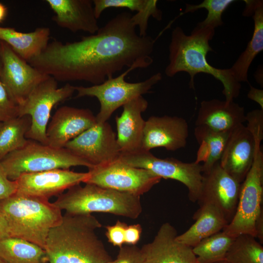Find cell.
<instances>
[{
	"label": "cell",
	"instance_id": "cell-1",
	"mask_svg": "<svg viewBox=\"0 0 263 263\" xmlns=\"http://www.w3.org/2000/svg\"><path fill=\"white\" fill-rule=\"evenodd\" d=\"M132 17L128 12L119 13L95 34L77 41L54 40L28 63L57 81H84L93 85L113 77L126 67L147 68L153 62L155 39L140 36Z\"/></svg>",
	"mask_w": 263,
	"mask_h": 263
},
{
	"label": "cell",
	"instance_id": "cell-2",
	"mask_svg": "<svg viewBox=\"0 0 263 263\" xmlns=\"http://www.w3.org/2000/svg\"><path fill=\"white\" fill-rule=\"evenodd\" d=\"M214 35V28L202 26L199 23L189 35L180 27L174 28L171 32L169 63L165 69V74L173 77L180 72L188 73L189 85L192 89L194 88V77L197 74L210 75L222 83L225 100L233 101L239 95L241 83L234 78L229 68H215L207 60V53L213 51L209 41Z\"/></svg>",
	"mask_w": 263,
	"mask_h": 263
},
{
	"label": "cell",
	"instance_id": "cell-3",
	"mask_svg": "<svg viewBox=\"0 0 263 263\" xmlns=\"http://www.w3.org/2000/svg\"><path fill=\"white\" fill-rule=\"evenodd\" d=\"M102 226L91 214L65 213L48 235L44 249L49 263H109L112 260L96 233Z\"/></svg>",
	"mask_w": 263,
	"mask_h": 263
},
{
	"label": "cell",
	"instance_id": "cell-4",
	"mask_svg": "<svg viewBox=\"0 0 263 263\" xmlns=\"http://www.w3.org/2000/svg\"><path fill=\"white\" fill-rule=\"evenodd\" d=\"M61 210L48 199L15 192L0 201L10 237L19 238L44 249L50 230L62 221Z\"/></svg>",
	"mask_w": 263,
	"mask_h": 263
},
{
	"label": "cell",
	"instance_id": "cell-5",
	"mask_svg": "<svg viewBox=\"0 0 263 263\" xmlns=\"http://www.w3.org/2000/svg\"><path fill=\"white\" fill-rule=\"evenodd\" d=\"M53 203L73 215L103 212L135 219L142 211L140 196L91 184L71 187Z\"/></svg>",
	"mask_w": 263,
	"mask_h": 263
},
{
	"label": "cell",
	"instance_id": "cell-6",
	"mask_svg": "<svg viewBox=\"0 0 263 263\" xmlns=\"http://www.w3.org/2000/svg\"><path fill=\"white\" fill-rule=\"evenodd\" d=\"M255 143L254 160L250 169L241 183L235 214L223 230L233 238L247 234L256 238V225L263 215V152L261 142L263 132H252Z\"/></svg>",
	"mask_w": 263,
	"mask_h": 263
},
{
	"label": "cell",
	"instance_id": "cell-7",
	"mask_svg": "<svg viewBox=\"0 0 263 263\" xmlns=\"http://www.w3.org/2000/svg\"><path fill=\"white\" fill-rule=\"evenodd\" d=\"M0 163L11 181L27 173L69 169L75 166L92 168L64 148H55L30 139L23 147L7 155Z\"/></svg>",
	"mask_w": 263,
	"mask_h": 263
},
{
	"label": "cell",
	"instance_id": "cell-8",
	"mask_svg": "<svg viewBox=\"0 0 263 263\" xmlns=\"http://www.w3.org/2000/svg\"><path fill=\"white\" fill-rule=\"evenodd\" d=\"M135 69L133 67L129 68L117 77L108 79L98 85L75 86L77 93L76 97H96L100 106L99 112L95 116L96 122H107L116 110L134 98L148 93L162 79V75L158 72L143 81H126L127 75Z\"/></svg>",
	"mask_w": 263,
	"mask_h": 263
},
{
	"label": "cell",
	"instance_id": "cell-9",
	"mask_svg": "<svg viewBox=\"0 0 263 263\" xmlns=\"http://www.w3.org/2000/svg\"><path fill=\"white\" fill-rule=\"evenodd\" d=\"M75 91V86L69 83L58 87L57 81L51 76L39 83L19 105V116L27 115L31 119L26 138L48 145L46 132L53 108Z\"/></svg>",
	"mask_w": 263,
	"mask_h": 263
},
{
	"label": "cell",
	"instance_id": "cell-10",
	"mask_svg": "<svg viewBox=\"0 0 263 263\" xmlns=\"http://www.w3.org/2000/svg\"><path fill=\"white\" fill-rule=\"evenodd\" d=\"M129 166L149 170L161 179H173L184 184L188 190L189 200L197 202L203 180L201 164L186 163L173 158H160L143 150L120 152L118 159Z\"/></svg>",
	"mask_w": 263,
	"mask_h": 263
},
{
	"label": "cell",
	"instance_id": "cell-11",
	"mask_svg": "<svg viewBox=\"0 0 263 263\" xmlns=\"http://www.w3.org/2000/svg\"><path fill=\"white\" fill-rule=\"evenodd\" d=\"M85 184L140 196L159 183L161 178L148 170L133 167L119 159L89 169Z\"/></svg>",
	"mask_w": 263,
	"mask_h": 263
},
{
	"label": "cell",
	"instance_id": "cell-12",
	"mask_svg": "<svg viewBox=\"0 0 263 263\" xmlns=\"http://www.w3.org/2000/svg\"><path fill=\"white\" fill-rule=\"evenodd\" d=\"M64 148L92 168L117 160L120 154L115 134L107 122H96L68 142Z\"/></svg>",
	"mask_w": 263,
	"mask_h": 263
},
{
	"label": "cell",
	"instance_id": "cell-13",
	"mask_svg": "<svg viewBox=\"0 0 263 263\" xmlns=\"http://www.w3.org/2000/svg\"><path fill=\"white\" fill-rule=\"evenodd\" d=\"M241 183L227 173L219 162L203 172L199 206L208 204L218 208L229 223L237 207Z\"/></svg>",
	"mask_w": 263,
	"mask_h": 263
},
{
	"label": "cell",
	"instance_id": "cell-14",
	"mask_svg": "<svg viewBox=\"0 0 263 263\" xmlns=\"http://www.w3.org/2000/svg\"><path fill=\"white\" fill-rule=\"evenodd\" d=\"M1 55L0 78L19 105L33 90L49 75L40 72L21 58L2 41Z\"/></svg>",
	"mask_w": 263,
	"mask_h": 263
},
{
	"label": "cell",
	"instance_id": "cell-15",
	"mask_svg": "<svg viewBox=\"0 0 263 263\" xmlns=\"http://www.w3.org/2000/svg\"><path fill=\"white\" fill-rule=\"evenodd\" d=\"M88 176V172H77L69 169L24 173L15 181L16 192L49 200L66 189L84 183Z\"/></svg>",
	"mask_w": 263,
	"mask_h": 263
},
{
	"label": "cell",
	"instance_id": "cell-16",
	"mask_svg": "<svg viewBox=\"0 0 263 263\" xmlns=\"http://www.w3.org/2000/svg\"><path fill=\"white\" fill-rule=\"evenodd\" d=\"M188 132V122L182 117L151 116L145 121L141 149L162 147L175 151L186 146Z\"/></svg>",
	"mask_w": 263,
	"mask_h": 263
},
{
	"label": "cell",
	"instance_id": "cell-17",
	"mask_svg": "<svg viewBox=\"0 0 263 263\" xmlns=\"http://www.w3.org/2000/svg\"><path fill=\"white\" fill-rule=\"evenodd\" d=\"M95 116L88 109L64 106L54 114L46 129L48 145L63 148L66 143L94 125Z\"/></svg>",
	"mask_w": 263,
	"mask_h": 263
},
{
	"label": "cell",
	"instance_id": "cell-18",
	"mask_svg": "<svg viewBox=\"0 0 263 263\" xmlns=\"http://www.w3.org/2000/svg\"><path fill=\"white\" fill-rule=\"evenodd\" d=\"M255 143L253 134L244 124L233 130L220 159V166L242 183L252 165Z\"/></svg>",
	"mask_w": 263,
	"mask_h": 263
},
{
	"label": "cell",
	"instance_id": "cell-19",
	"mask_svg": "<svg viewBox=\"0 0 263 263\" xmlns=\"http://www.w3.org/2000/svg\"><path fill=\"white\" fill-rule=\"evenodd\" d=\"M177 235L170 223L163 224L152 241L141 248L145 263H199L192 248L178 242Z\"/></svg>",
	"mask_w": 263,
	"mask_h": 263
},
{
	"label": "cell",
	"instance_id": "cell-20",
	"mask_svg": "<svg viewBox=\"0 0 263 263\" xmlns=\"http://www.w3.org/2000/svg\"><path fill=\"white\" fill-rule=\"evenodd\" d=\"M54 13L53 20L60 27L72 32L95 34L99 27L95 18L93 0H46Z\"/></svg>",
	"mask_w": 263,
	"mask_h": 263
},
{
	"label": "cell",
	"instance_id": "cell-21",
	"mask_svg": "<svg viewBox=\"0 0 263 263\" xmlns=\"http://www.w3.org/2000/svg\"><path fill=\"white\" fill-rule=\"evenodd\" d=\"M148 102L142 95L125 104L120 116L115 117L116 138L120 152H131L141 149L145 121L142 113L147 109Z\"/></svg>",
	"mask_w": 263,
	"mask_h": 263
},
{
	"label": "cell",
	"instance_id": "cell-22",
	"mask_svg": "<svg viewBox=\"0 0 263 263\" xmlns=\"http://www.w3.org/2000/svg\"><path fill=\"white\" fill-rule=\"evenodd\" d=\"M245 122L246 114L243 107L234 100L213 99L201 102L195 126H206L220 132H229Z\"/></svg>",
	"mask_w": 263,
	"mask_h": 263
},
{
	"label": "cell",
	"instance_id": "cell-23",
	"mask_svg": "<svg viewBox=\"0 0 263 263\" xmlns=\"http://www.w3.org/2000/svg\"><path fill=\"white\" fill-rule=\"evenodd\" d=\"M245 8L243 15L252 16L254 20L252 36L245 49L229 68L231 74L239 83L248 82V72L255 57L263 50V1L244 0Z\"/></svg>",
	"mask_w": 263,
	"mask_h": 263
},
{
	"label": "cell",
	"instance_id": "cell-24",
	"mask_svg": "<svg viewBox=\"0 0 263 263\" xmlns=\"http://www.w3.org/2000/svg\"><path fill=\"white\" fill-rule=\"evenodd\" d=\"M194 223L176 240L193 248L203 239L222 231L228 224L222 212L213 206L205 204L194 213Z\"/></svg>",
	"mask_w": 263,
	"mask_h": 263
},
{
	"label": "cell",
	"instance_id": "cell-25",
	"mask_svg": "<svg viewBox=\"0 0 263 263\" xmlns=\"http://www.w3.org/2000/svg\"><path fill=\"white\" fill-rule=\"evenodd\" d=\"M50 30L38 27L34 31L23 33L11 27L0 26V40L27 62L40 55L49 43Z\"/></svg>",
	"mask_w": 263,
	"mask_h": 263
},
{
	"label": "cell",
	"instance_id": "cell-26",
	"mask_svg": "<svg viewBox=\"0 0 263 263\" xmlns=\"http://www.w3.org/2000/svg\"><path fill=\"white\" fill-rule=\"evenodd\" d=\"M231 132H220L206 126H195L194 134L199 147L194 162L203 163V172L220 162Z\"/></svg>",
	"mask_w": 263,
	"mask_h": 263
},
{
	"label": "cell",
	"instance_id": "cell-27",
	"mask_svg": "<svg viewBox=\"0 0 263 263\" xmlns=\"http://www.w3.org/2000/svg\"><path fill=\"white\" fill-rule=\"evenodd\" d=\"M0 259L5 263H45L44 249L25 240L9 237L0 240Z\"/></svg>",
	"mask_w": 263,
	"mask_h": 263
},
{
	"label": "cell",
	"instance_id": "cell-28",
	"mask_svg": "<svg viewBox=\"0 0 263 263\" xmlns=\"http://www.w3.org/2000/svg\"><path fill=\"white\" fill-rule=\"evenodd\" d=\"M31 124V117L27 115L2 122L0 129V161L26 144L28 139L25 135Z\"/></svg>",
	"mask_w": 263,
	"mask_h": 263
},
{
	"label": "cell",
	"instance_id": "cell-29",
	"mask_svg": "<svg viewBox=\"0 0 263 263\" xmlns=\"http://www.w3.org/2000/svg\"><path fill=\"white\" fill-rule=\"evenodd\" d=\"M234 239L222 230L203 239L192 250L199 263H215L225 260Z\"/></svg>",
	"mask_w": 263,
	"mask_h": 263
},
{
	"label": "cell",
	"instance_id": "cell-30",
	"mask_svg": "<svg viewBox=\"0 0 263 263\" xmlns=\"http://www.w3.org/2000/svg\"><path fill=\"white\" fill-rule=\"evenodd\" d=\"M225 260L229 263H263V244L252 236H238L230 245Z\"/></svg>",
	"mask_w": 263,
	"mask_h": 263
},
{
	"label": "cell",
	"instance_id": "cell-31",
	"mask_svg": "<svg viewBox=\"0 0 263 263\" xmlns=\"http://www.w3.org/2000/svg\"><path fill=\"white\" fill-rule=\"evenodd\" d=\"M235 0H204L198 4H186L184 14L194 12L204 8L207 11L206 19L199 22L202 26H210L214 29L223 24L222 15L227 8Z\"/></svg>",
	"mask_w": 263,
	"mask_h": 263
},
{
	"label": "cell",
	"instance_id": "cell-32",
	"mask_svg": "<svg viewBox=\"0 0 263 263\" xmlns=\"http://www.w3.org/2000/svg\"><path fill=\"white\" fill-rule=\"evenodd\" d=\"M148 0H93L94 13L98 19L106 9L114 8H127L132 11L140 12L146 7Z\"/></svg>",
	"mask_w": 263,
	"mask_h": 263
},
{
	"label": "cell",
	"instance_id": "cell-33",
	"mask_svg": "<svg viewBox=\"0 0 263 263\" xmlns=\"http://www.w3.org/2000/svg\"><path fill=\"white\" fill-rule=\"evenodd\" d=\"M157 0H148L147 4L144 9L134 15H132V20L133 25L138 27L140 36L145 37L147 35V30L148 26L149 19L152 17L157 20H161L162 13L157 7Z\"/></svg>",
	"mask_w": 263,
	"mask_h": 263
},
{
	"label": "cell",
	"instance_id": "cell-34",
	"mask_svg": "<svg viewBox=\"0 0 263 263\" xmlns=\"http://www.w3.org/2000/svg\"><path fill=\"white\" fill-rule=\"evenodd\" d=\"M19 104L0 78V122L19 116Z\"/></svg>",
	"mask_w": 263,
	"mask_h": 263
},
{
	"label": "cell",
	"instance_id": "cell-35",
	"mask_svg": "<svg viewBox=\"0 0 263 263\" xmlns=\"http://www.w3.org/2000/svg\"><path fill=\"white\" fill-rule=\"evenodd\" d=\"M109 263H145V260L141 248L129 245L121 247L116 259Z\"/></svg>",
	"mask_w": 263,
	"mask_h": 263
},
{
	"label": "cell",
	"instance_id": "cell-36",
	"mask_svg": "<svg viewBox=\"0 0 263 263\" xmlns=\"http://www.w3.org/2000/svg\"><path fill=\"white\" fill-rule=\"evenodd\" d=\"M128 225L119 220H117L113 225H107L106 236L108 242L113 246L122 247L125 244V231Z\"/></svg>",
	"mask_w": 263,
	"mask_h": 263
},
{
	"label": "cell",
	"instance_id": "cell-37",
	"mask_svg": "<svg viewBox=\"0 0 263 263\" xmlns=\"http://www.w3.org/2000/svg\"><path fill=\"white\" fill-rule=\"evenodd\" d=\"M17 184L15 181L9 180L0 163V201L16 191Z\"/></svg>",
	"mask_w": 263,
	"mask_h": 263
},
{
	"label": "cell",
	"instance_id": "cell-38",
	"mask_svg": "<svg viewBox=\"0 0 263 263\" xmlns=\"http://www.w3.org/2000/svg\"><path fill=\"white\" fill-rule=\"evenodd\" d=\"M142 228L140 224L128 225L125 236V244L130 245H135L139 241Z\"/></svg>",
	"mask_w": 263,
	"mask_h": 263
},
{
	"label": "cell",
	"instance_id": "cell-39",
	"mask_svg": "<svg viewBox=\"0 0 263 263\" xmlns=\"http://www.w3.org/2000/svg\"><path fill=\"white\" fill-rule=\"evenodd\" d=\"M249 99L258 103L261 109L263 110V90L250 85V90L247 94Z\"/></svg>",
	"mask_w": 263,
	"mask_h": 263
},
{
	"label": "cell",
	"instance_id": "cell-40",
	"mask_svg": "<svg viewBox=\"0 0 263 263\" xmlns=\"http://www.w3.org/2000/svg\"><path fill=\"white\" fill-rule=\"evenodd\" d=\"M10 237L7 221L0 212V240Z\"/></svg>",
	"mask_w": 263,
	"mask_h": 263
},
{
	"label": "cell",
	"instance_id": "cell-41",
	"mask_svg": "<svg viewBox=\"0 0 263 263\" xmlns=\"http://www.w3.org/2000/svg\"><path fill=\"white\" fill-rule=\"evenodd\" d=\"M8 13L7 7L3 3L0 2V23L3 22L5 19Z\"/></svg>",
	"mask_w": 263,
	"mask_h": 263
},
{
	"label": "cell",
	"instance_id": "cell-42",
	"mask_svg": "<svg viewBox=\"0 0 263 263\" xmlns=\"http://www.w3.org/2000/svg\"><path fill=\"white\" fill-rule=\"evenodd\" d=\"M262 70V68L260 69L257 71L255 75V79L257 82L259 84H260L261 86L262 85V87H263V75H261V74H263V71H261Z\"/></svg>",
	"mask_w": 263,
	"mask_h": 263
},
{
	"label": "cell",
	"instance_id": "cell-43",
	"mask_svg": "<svg viewBox=\"0 0 263 263\" xmlns=\"http://www.w3.org/2000/svg\"><path fill=\"white\" fill-rule=\"evenodd\" d=\"M2 67V60H1V41L0 40V75L1 73Z\"/></svg>",
	"mask_w": 263,
	"mask_h": 263
},
{
	"label": "cell",
	"instance_id": "cell-44",
	"mask_svg": "<svg viewBox=\"0 0 263 263\" xmlns=\"http://www.w3.org/2000/svg\"><path fill=\"white\" fill-rule=\"evenodd\" d=\"M229 263L227 262V261H226L225 260H223V261H220V262H216V263Z\"/></svg>",
	"mask_w": 263,
	"mask_h": 263
},
{
	"label": "cell",
	"instance_id": "cell-45",
	"mask_svg": "<svg viewBox=\"0 0 263 263\" xmlns=\"http://www.w3.org/2000/svg\"><path fill=\"white\" fill-rule=\"evenodd\" d=\"M0 263H5L1 259H0Z\"/></svg>",
	"mask_w": 263,
	"mask_h": 263
},
{
	"label": "cell",
	"instance_id": "cell-46",
	"mask_svg": "<svg viewBox=\"0 0 263 263\" xmlns=\"http://www.w3.org/2000/svg\"><path fill=\"white\" fill-rule=\"evenodd\" d=\"M2 122H0V129L1 126L2 125Z\"/></svg>",
	"mask_w": 263,
	"mask_h": 263
}]
</instances>
